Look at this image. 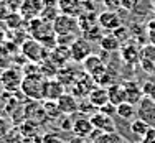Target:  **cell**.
<instances>
[{
	"mask_svg": "<svg viewBox=\"0 0 155 143\" xmlns=\"http://www.w3.org/2000/svg\"><path fill=\"white\" fill-rule=\"evenodd\" d=\"M45 82H46V78L40 71L33 72V74H25L23 81H21L20 91L30 100H43L45 99V95H43V92H45Z\"/></svg>",
	"mask_w": 155,
	"mask_h": 143,
	"instance_id": "6da1fadb",
	"label": "cell"
},
{
	"mask_svg": "<svg viewBox=\"0 0 155 143\" xmlns=\"http://www.w3.org/2000/svg\"><path fill=\"white\" fill-rule=\"evenodd\" d=\"M48 51L38 40L31 38V40H27L25 43H21V53L27 59H30L31 63H41L48 58Z\"/></svg>",
	"mask_w": 155,
	"mask_h": 143,
	"instance_id": "7a4b0ae2",
	"label": "cell"
},
{
	"mask_svg": "<svg viewBox=\"0 0 155 143\" xmlns=\"http://www.w3.org/2000/svg\"><path fill=\"white\" fill-rule=\"evenodd\" d=\"M53 31L56 33V36L61 35H76L79 31V23H78V17H69L60 13L53 20Z\"/></svg>",
	"mask_w": 155,
	"mask_h": 143,
	"instance_id": "3957f363",
	"label": "cell"
},
{
	"mask_svg": "<svg viewBox=\"0 0 155 143\" xmlns=\"http://www.w3.org/2000/svg\"><path fill=\"white\" fill-rule=\"evenodd\" d=\"M21 81H23V76H21V71L18 68H5L0 74V82H2L5 92L20 91Z\"/></svg>",
	"mask_w": 155,
	"mask_h": 143,
	"instance_id": "277c9868",
	"label": "cell"
},
{
	"mask_svg": "<svg viewBox=\"0 0 155 143\" xmlns=\"http://www.w3.org/2000/svg\"><path fill=\"white\" fill-rule=\"evenodd\" d=\"M137 107V119L143 120L149 127L155 128V99H152L150 95H143L142 100L139 102Z\"/></svg>",
	"mask_w": 155,
	"mask_h": 143,
	"instance_id": "5b68a950",
	"label": "cell"
},
{
	"mask_svg": "<svg viewBox=\"0 0 155 143\" xmlns=\"http://www.w3.org/2000/svg\"><path fill=\"white\" fill-rule=\"evenodd\" d=\"M69 51H71V61L83 63L87 56H91V43L87 40H84L83 36L76 38L73 41V45L69 46Z\"/></svg>",
	"mask_w": 155,
	"mask_h": 143,
	"instance_id": "8992f818",
	"label": "cell"
},
{
	"mask_svg": "<svg viewBox=\"0 0 155 143\" xmlns=\"http://www.w3.org/2000/svg\"><path fill=\"white\" fill-rule=\"evenodd\" d=\"M43 8H45V3L43 0H23L20 3V15L25 18V20H33V18H38L41 15Z\"/></svg>",
	"mask_w": 155,
	"mask_h": 143,
	"instance_id": "52a82bcc",
	"label": "cell"
},
{
	"mask_svg": "<svg viewBox=\"0 0 155 143\" xmlns=\"http://www.w3.org/2000/svg\"><path fill=\"white\" fill-rule=\"evenodd\" d=\"M97 23L104 31H110V33L116 30V28L122 27V20H120V17L114 10H104L102 13H99Z\"/></svg>",
	"mask_w": 155,
	"mask_h": 143,
	"instance_id": "ba28073f",
	"label": "cell"
},
{
	"mask_svg": "<svg viewBox=\"0 0 155 143\" xmlns=\"http://www.w3.org/2000/svg\"><path fill=\"white\" fill-rule=\"evenodd\" d=\"M83 66H84L86 74H89L93 79H97L99 76L107 69V66L104 64L102 58L97 56V54H91V56H87L86 59L83 61Z\"/></svg>",
	"mask_w": 155,
	"mask_h": 143,
	"instance_id": "9c48e42d",
	"label": "cell"
},
{
	"mask_svg": "<svg viewBox=\"0 0 155 143\" xmlns=\"http://www.w3.org/2000/svg\"><path fill=\"white\" fill-rule=\"evenodd\" d=\"M73 135L74 137H79V138H89L91 133L94 132V127L91 123V119L86 117L84 113H81L79 119H74L73 120V128H71Z\"/></svg>",
	"mask_w": 155,
	"mask_h": 143,
	"instance_id": "30bf717a",
	"label": "cell"
},
{
	"mask_svg": "<svg viewBox=\"0 0 155 143\" xmlns=\"http://www.w3.org/2000/svg\"><path fill=\"white\" fill-rule=\"evenodd\" d=\"M91 119V123L96 130H101V132H116L117 127H116V122L110 115H106L102 112H96L93 115H89Z\"/></svg>",
	"mask_w": 155,
	"mask_h": 143,
	"instance_id": "8fae6325",
	"label": "cell"
},
{
	"mask_svg": "<svg viewBox=\"0 0 155 143\" xmlns=\"http://www.w3.org/2000/svg\"><path fill=\"white\" fill-rule=\"evenodd\" d=\"M48 59L53 63V66H56L58 69H60V68H64L66 63L71 59V51H69L68 46H60V45H56L54 48H51V49H50Z\"/></svg>",
	"mask_w": 155,
	"mask_h": 143,
	"instance_id": "7c38bea8",
	"label": "cell"
},
{
	"mask_svg": "<svg viewBox=\"0 0 155 143\" xmlns=\"http://www.w3.org/2000/svg\"><path fill=\"white\" fill-rule=\"evenodd\" d=\"M58 105H60V110L63 115H74V113L79 112V102H78L76 95L73 94H63L60 99H58Z\"/></svg>",
	"mask_w": 155,
	"mask_h": 143,
	"instance_id": "4fadbf2b",
	"label": "cell"
},
{
	"mask_svg": "<svg viewBox=\"0 0 155 143\" xmlns=\"http://www.w3.org/2000/svg\"><path fill=\"white\" fill-rule=\"evenodd\" d=\"M58 10L63 15H69V17H79L84 12V5L83 0H58Z\"/></svg>",
	"mask_w": 155,
	"mask_h": 143,
	"instance_id": "5bb4252c",
	"label": "cell"
},
{
	"mask_svg": "<svg viewBox=\"0 0 155 143\" xmlns=\"http://www.w3.org/2000/svg\"><path fill=\"white\" fill-rule=\"evenodd\" d=\"M124 89H125V102H130L134 105H137L145 95L143 94V87H140V84L135 82V81H125Z\"/></svg>",
	"mask_w": 155,
	"mask_h": 143,
	"instance_id": "9a60e30c",
	"label": "cell"
},
{
	"mask_svg": "<svg viewBox=\"0 0 155 143\" xmlns=\"http://www.w3.org/2000/svg\"><path fill=\"white\" fill-rule=\"evenodd\" d=\"M64 94V86L60 82L58 79H46L45 82V100H58L61 95Z\"/></svg>",
	"mask_w": 155,
	"mask_h": 143,
	"instance_id": "2e32d148",
	"label": "cell"
},
{
	"mask_svg": "<svg viewBox=\"0 0 155 143\" xmlns=\"http://www.w3.org/2000/svg\"><path fill=\"white\" fill-rule=\"evenodd\" d=\"M140 64L143 71L155 74V45H149L142 49L140 53Z\"/></svg>",
	"mask_w": 155,
	"mask_h": 143,
	"instance_id": "e0dca14e",
	"label": "cell"
},
{
	"mask_svg": "<svg viewBox=\"0 0 155 143\" xmlns=\"http://www.w3.org/2000/svg\"><path fill=\"white\" fill-rule=\"evenodd\" d=\"M120 58L125 64H135L140 63V49L132 43H127L125 46H120Z\"/></svg>",
	"mask_w": 155,
	"mask_h": 143,
	"instance_id": "ac0fdd59",
	"label": "cell"
},
{
	"mask_svg": "<svg viewBox=\"0 0 155 143\" xmlns=\"http://www.w3.org/2000/svg\"><path fill=\"white\" fill-rule=\"evenodd\" d=\"M89 102H91V105L96 109H99V107H102L104 104H107L109 102V97H107V89L106 87H101V86H96L93 87V91L89 92Z\"/></svg>",
	"mask_w": 155,
	"mask_h": 143,
	"instance_id": "d6986e66",
	"label": "cell"
},
{
	"mask_svg": "<svg viewBox=\"0 0 155 143\" xmlns=\"http://www.w3.org/2000/svg\"><path fill=\"white\" fill-rule=\"evenodd\" d=\"M107 97H109V102L114 105H119L125 102V89H124V84H112V86L107 87Z\"/></svg>",
	"mask_w": 155,
	"mask_h": 143,
	"instance_id": "ffe728a7",
	"label": "cell"
},
{
	"mask_svg": "<svg viewBox=\"0 0 155 143\" xmlns=\"http://www.w3.org/2000/svg\"><path fill=\"white\" fill-rule=\"evenodd\" d=\"M99 46H101V49L104 51V53H114V51L120 49V41L112 35V33H109V35H104L99 40Z\"/></svg>",
	"mask_w": 155,
	"mask_h": 143,
	"instance_id": "44dd1931",
	"label": "cell"
},
{
	"mask_svg": "<svg viewBox=\"0 0 155 143\" xmlns=\"http://www.w3.org/2000/svg\"><path fill=\"white\" fill-rule=\"evenodd\" d=\"M117 115L122 120H134V115H137V109L130 102H122L117 105Z\"/></svg>",
	"mask_w": 155,
	"mask_h": 143,
	"instance_id": "7402d4cb",
	"label": "cell"
},
{
	"mask_svg": "<svg viewBox=\"0 0 155 143\" xmlns=\"http://www.w3.org/2000/svg\"><path fill=\"white\" fill-rule=\"evenodd\" d=\"M83 33V38L84 40H87L89 43H93V41H96V43H99V40L104 36V30H102L101 27H99V23H96V25H93V27H89V28H86L84 31H81Z\"/></svg>",
	"mask_w": 155,
	"mask_h": 143,
	"instance_id": "603a6c76",
	"label": "cell"
},
{
	"mask_svg": "<svg viewBox=\"0 0 155 143\" xmlns=\"http://www.w3.org/2000/svg\"><path fill=\"white\" fill-rule=\"evenodd\" d=\"M91 143H125L117 132H102Z\"/></svg>",
	"mask_w": 155,
	"mask_h": 143,
	"instance_id": "cb8c5ba5",
	"label": "cell"
},
{
	"mask_svg": "<svg viewBox=\"0 0 155 143\" xmlns=\"http://www.w3.org/2000/svg\"><path fill=\"white\" fill-rule=\"evenodd\" d=\"M43 109H45V113L48 119H60V117L63 115L61 110H60V105H58L56 100H45V105H43Z\"/></svg>",
	"mask_w": 155,
	"mask_h": 143,
	"instance_id": "d4e9b609",
	"label": "cell"
},
{
	"mask_svg": "<svg viewBox=\"0 0 155 143\" xmlns=\"http://www.w3.org/2000/svg\"><path fill=\"white\" fill-rule=\"evenodd\" d=\"M36 130H38V122H35V120H28L27 119L20 125V133L23 135V137H27V140H30L33 135L36 133Z\"/></svg>",
	"mask_w": 155,
	"mask_h": 143,
	"instance_id": "484cf974",
	"label": "cell"
},
{
	"mask_svg": "<svg viewBox=\"0 0 155 143\" xmlns=\"http://www.w3.org/2000/svg\"><path fill=\"white\" fill-rule=\"evenodd\" d=\"M149 125H147L143 120H140V119H134V120H130V132H134L135 135H137L139 138H142L143 135H145V132L149 130Z\"/></svg>",
	"mask_w": 155,
	"mask_h": 143,
	"instance_id": "4316f807",
	"label": "cell"
},
{
	"mask_svg": "<svg viewBox=\"0 0 155 143\" xmlns=\"http://www.w3.org/2000/svg\"><path fill=\"white\" fill-rule=\"evenodd\" d=\"M12 130V123L5 115H0V140L7 137V133Z\"/></svg>",
	"mask_w": 155,
	"mask_h": 143,
	"instance_id": "83f0119b",
	"label": "cell"
},
{
	"mask_svg": "<svg viewBox=\"0 0 155 143\" xmlns=\"http://www.w3.org/2000/svg\"><path fill=\"white\" fill-rule=\"evenodd\" d=\"M41 143H66L63 138L60 137L58 133H54V132H48L41 137Z\"/></svg>",
	"mask_w": 155,
	"mask_h": 143,
	"instance_id": "f1b7e54d",
	"label": "cell"
},
{
	"mask_svg": "<svg viewBox=\"0 0 155 143\" xmlns=\"http://www.w3.org/2000/svg\"><path fill=\"white\" fill-rule=\"evenodd\" d=\"M23 20H25V18L20 15V12H13L12 15H10L8 18H7L5 21L10 25V28H18V25H20Z\"/></svg>",
	"mask_w": 155,
	"mask_h": 143,
	"instance_id": "f546056e",
	"label": "cell"
},
{
	"mask_svg": "<svg viewBox=\"0 0 155 143\" xmlns=\"http://www.w3.org/2000/svg\"><path fill=\"white\" fill-rule=\"evenodd\" d=\"M129 33H130V31H129L127 27H119V28H116V30L112 31V35L116 36V38L119 40L120 43H122V41H125V40H129V38H127Z\"/></svg>",
	"mask_w": 155,
	"mask_h": 143,
	"instance_id": "4dcf8cb0",
	"label": "cell"
},
{
	"mask_svg": "<svg viewBox=\"0 0 155 143\" xmlns=\"http://www.w3.org/2000/svg\"><path fill=\"white\" fill-rule=\"evenodd\" d=\"M12 8L8 7V3L5 0H0V20H7L10 15H12Z\"/></svg>",
	"mask_w": 155,
	"mask_h": 143,
	"instance_id": "1f68e13d",
	"label": "cell"
},
{
	"mask_svg": "<svg viewBox=\"0 0 155 143\" xmlns=\"http://www.w3.org/2000/svg\"><path fill=\"white\" fill-rule=\"evenodd\" d=\"M97 110L102 112V113H106V115L114 117V115H117V105H114V104H110V102H107V104H104L102 107H99Z\"/></svg>",
	"mask_w": 155,
	"mask_h": 143,
	"instance_id": "d6a6232c",
	"label": "cell"
},
{
	"mask_svg": "<svg viewBox=\"0 0 155 143\" xmlns=\"http://www.w3.org/2000/svg\"><path fill=\"white\" fill-rule=\"evenodd\" d=\"M120 7H122L124 10H127V12H130V10L135 8V5L139 3V0H119Z\"/></svg>",
	"mask_w": 155,
	"mask_h": 143,
	"instance_id": "836d02e7",
	"label": "cell"
},
{
	"mask_svg": "<svg viewBox=\"0 0 155 143\" xmlns=\"http://www.w3.org/2000/svg\"><path fill=\"white\" fill-rule=\"evenodd\" d=\"M153 141H155V128L150 127L142 137V143H153Z\"/></svg>",
	"mask_w": 155,
	"mask_h": 143,
	"instance_id": "e575fe53",
	"label": "cell"
},
{
	"mask_svg": "<svg viewBox=\"0 0 155 143\" xmlns=\"http://www.w3.org/2000/svg\"><path fill=\"white\" fill-rule=\"evenodd\" d=\"M68 143H89L87 141V138H79V137H73L71 140H69Z\"/></svg>",
	"mask_w": 155,
	"mask_h": 143,
	"instance_id": "d590c367",
	"label": "cell"
},
{
	"mask_svg": "<svg viewBox=\"0 0 155 143\" xmlns=\"http://www.w3.org/2000/svg\"><path fill=\"white\" fill-rule=\"evenodd\" d=\"M3 92H5V89H3V86H2V82H0V95H2Z\"/></svg>",
	"mask_w": 155,
	"mask_h": 143,
	"instance_id": "8d00e7d4",
	"label": "cell"
},
{
	"mask_svg": "<svg viewBox=\"0 0 155 143\" xmlns=\"http://www.w3.org/2000/svg\"><path fill=\"white\" fill-rule=\"evenodd\" d=\"M153 143H155V141H153Z\"/></svg>",
	"mask_w": 155,
	"mask_h": 143,
	"instance_id": "74e56055",
	"label": "cell"
}]
</instances>
